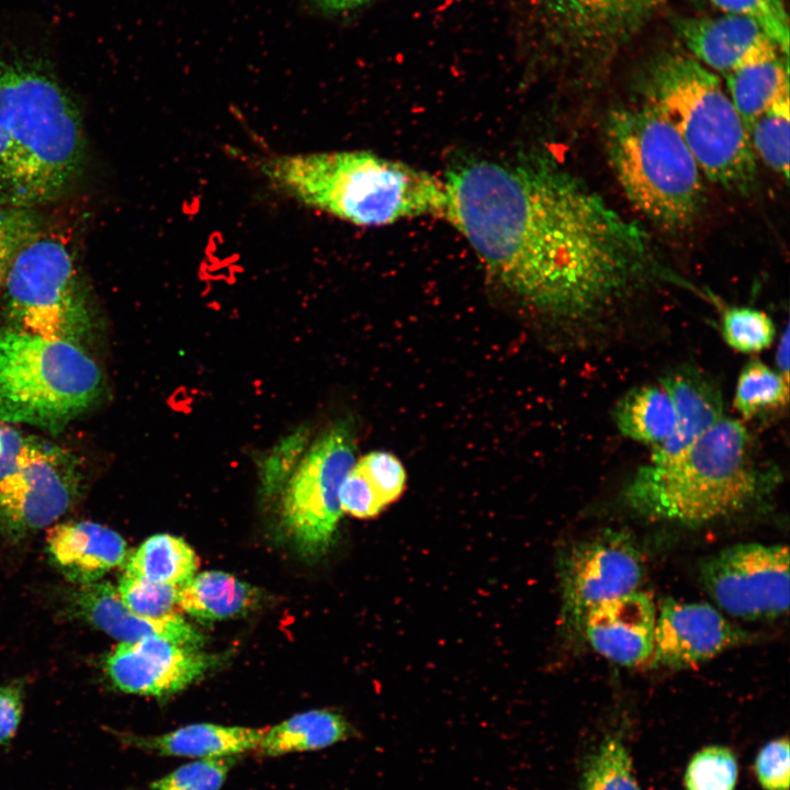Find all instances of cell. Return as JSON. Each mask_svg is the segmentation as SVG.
Segmentation results:
<instances>
[{
  "instance_id": "60d3db41",
  "label": "cell",
  "mask_w": 790,
  "mask_h": 790,
  "mask_svg": "<svg viewBox=\"0 0 790 790\" xmlns=\"http://www.w3.org/2000/svg\"><path fill=\"white\" fill-rule=\"evenodd\" d=\"M313 3L325 12L338 13L356 9L369 0H312Z\"/></svg>"
},
{
  "instance_id": "4dcf8cb0",
  "label": "cell",
  "mask_w": 790,
  "mask_h": 790,
  "mask_svg": "<svg viewBox=\"0 0 790 790\" xmlns=\"http://www.w3.org/2000/svg\"><path fill=\"white\" fill-rule=\"evenodd\" d=\"M738 777L735 753L725 746L701 748L689 760L684 777L686 790H734Z\"/></svg>"
},
{
  "instance_id": "8992f818",
  "label": "cell",
  "mask_w": 790,
  "mask_h": 790,
  "mask_svg": "<svg viewBox=\"0 0 790 790\" xmlns=\"http://www.w3.org/2000/svg\"><path fill=\"white\" fill-rule=\"evenodd\" d=\"M606 148L624 194L647 218L684 229L698 216L702 172L676 128L653 106L613 111Z\"/></svg>"
},
{
  "instance_id": "d6986e66",
  "label": "cell",
  "mask_w": 790,
  "mask_h": 790,
  "mask_svg": "<svg viewBox=\"0 0 790 790\" xmlns=\"http://www.w3.org/2000/svg\"><path fill=\"white\" fill-rule=\"evenodd\" d=\"M54 561L72 578L98 580L126 557L124 539L112 529L91 521H67L47 531Z\"/></svg>"
},
{
  "instance_id": "8d00e7d4",
  "label": "cell",
  "mask_w": 790,
  "mask_h": 790,
  "mask_svg": "<svg viewBox=\"0 0 790 790\" xmlns=\"http://www.w3.org/2000/svg\"><path fill=\"white\" fill-rule=\"evenodd\" d=\"M339 498L342 511L361 519L373 518L386 507L358 463L343 479Z\"/></svg>"
},
{
  "instance_id": "9a60e30c",
  "label": "cell",
  "mask_w": 790,
  "mask_h": 790,
  "mask_svg": "<svg viewBox=\"0 0 790 790\" xmlns=\"http://www.w3.org/2000/svg\"><path fill=\"white\" fill-rule=\"evenodd\" d=\"M656 614L653 598L635 590L592 608L584 620L582 635L603 657L635 667L652 656Z\"/></svg>"
},
{
  "instance_id": "cb8c5ba5",
  "label": "cell",
  "mask_w": 790,
  "mask_h": 790,
  "mask_svg": "<svg viewBox=\"0 0 790 790\" xmlns=\"http://www.w3.org/2000/svg\"><path fill=\"white\" fill-rule=\"evenodd\" d=\"M258 600L253 587L235 576L206 571L194 575L178 595V607L201 619L218 620L251 609Z\"/></svg>"
},
{
  "instance_id": "603a6c76",
  "label": "cell",
  "mask_w": 790,
  "mask_h": 790,
  "mask_svg": "<svg viewBox=\"0 0 790 790\" xmlns=\"http://www.w3.org/2000/svg\"><path fill=\"white\" fill-rule=\"evenodd\" d=\"M613 421L623 437L656 447L673 435L676 413L661 385L645 384L629 390L617 402Z\"/></svg>"
},
{
  "instance_id": "7c38bea8",
  "label": "cell",
  "mask_w": 790,
  "mask_h": 790,
  "mask_svg": "<svg viewBox=\"0 0 790 790\" xmlns=\"http://www.w3.org/2000/svg\"><path fill=\"white\" fill-rule=\"evenodd\" d=\"M562 621L582 635L583 623L596 606L637 590L644 561L633 538L605 530L573 544L560 561Z\"/></svg>"
},
{
  "instance_id": "1f68e13d",
  "label": "cell",
  "mask_w": 790,
  "mask_h": 790,
  "mask_svg": "<svg viewBox=\"0 0 790 790\" xmlns=\"http://www.w3.org/2000/svg\"><path fill=\"white\" fill-rule=\"evenodd\" d=\"M116 590L121 601L134 613L160 618L176 613L180 587L123 575Z\"/></svg>"
},
{
  "instance_id": "d4e9b609",
  "label": "cell",
  "mask_w": 790,
  "mask_h": 790,
  "mask_svg": "<svg viewBox=\"0 0 790 790\" xmlns=\"http://www.w3.org/2000/svg\"><path fill=\"white\" fill-rule=\"evenodd\" d=\"M196 569V555L183 539L155 534L127 558L124 575L181 588Z\"/></svg>"
},
{
  "instance_id": "4fadbf2b",
  "label": "cell",
  "mask_w": 790,
  "mask_h": 790,
  "mask_svg": "<svg viewBox=\"0 0 790 790\" xmlns=\"http://www.w3.org/2000/svg\"><path fill=\"white\" fill-rule=\"evenodd\" d=\"M747 640V633L706 602L665 599L657 611L653 667L684 669L707 662Z\"/></svg>"
},
{
  "instance_id": "74e56055",
  "label": "cell",
  "mask_w": 790,
  "mask_h": 790,
  "mask_svg": "<svg viewBox=\"0 0 790 790\" xmlns=\"http://www.w3.org/2000/svg\"><path fill=\"white\" fill-rule=\"evenodd\" d=\"M754 770L764 790H789L790 753L788 737L766 743L757 753Z\"/></svg>"
},
{
  "instance_id": "5bb4252c",
  "label": "cell",
  "mask_w": 790,
  "mask_h": 790,
  "mask_svg": "<svg viewBox=\"0 0 790 790\" xmlns=\"http://www.w3.org/2000/svg\"><path fill=\"white\" fill-rule=\"evenodd\" d=\"M211 666L198 647L151 637L121 642L110 653L105 670L123 692L167 697L200 678Z\"/></svg>"
},
{
  "instance_id": "e0dca14e",
  "label": "cell",
  "mask_w": 790,
  "mask_h": 790,
  "mask_svg": "<svg viewBox=\"0 0 790 790\" xmlns=\"http://www.w3.org/2000/svg\"><path fill=\"white\" fill-rule=\"evenodd\" d=\"M659 385L673 402L676 428L667 440L654 447L650 461L677 454L724 418L721 390L702 371L692 366L678 368L662 376Z\"/></svg>"
},
{
  "instance_id": "f35d334b",
  "label": "cell",
  "mask_w": 790,
  "mask_h": 790,
  "mask_svg": "<svg viewBox=\"0 0 790 790\" xmlns=\"http://www.w3.org/2000/svg\"><path fill=\"white\" fill-rule=\"evenodd\" d=\"M304 442V437L298 432L283 440L280 447L274 449L263 465L262 482L266 492H275L280 485L283 484L290 472L294 471L295 467H293V465L302 453Z\"/></svg>"
},
{
  "instance_id": "6da1fadb",
  "label": "cell",
  "mask_w": 790,
  "mask_h": 790,
  "mask_svg": "<svg viewBox=\"0 0 790 790\" xmlns=\"http://www.w3.org/2000/svg\"><path fill=\"white\" fill-rule=\"evenodd\" d=\"M442 181L443 217L540 312L582 318L659 272L645 230L545 156L467 159Z\"/></svg>"
},
{
  "instance_id": "ab89813d",
  "label": "cell",
  "mask_w": 790,
  "mask_h": 790,
  "mask_svg": "<svg viewBox=\"0 0 790 790\" xmlns=\"http://www.w3.org/2000/svg\"><path fill=\"white\" fill-rule=\"evenodd\" d=\"M23 711V691L19 685L0 687V746L14 737Z\"/></svg>"
},
{
  "instance_id": "ffe728a7",
  "label": "cell",
  "mask_w": 790,
  "mask_h": 790,
  "mask_svg": "<svg viewBox=\"0 0 790 790\" xmlns=\"http://www.w3.org/2000/svg\"><path fill=\"white\" fill-rule=\"evenodd\" d=\"M264 732L266 729L196 723L160 735L113 734L122 744L140 751L161 756L206 759L256 751Z\"/></svg>"
},
{
  "instance_id": "3957f363",
  "label": "cell",
  "mask_w": 790,
  "mask_h": 790,
  "mask_svg": "<svg viewBox=\"0 0 790 790\" xmlns=\"http://www.w3.org/2000/svg\"><path fill=\"white\" fill-rule=\"evenodd\" d=\"M261 170L274 188L300 203L358 226L443 217L445 212L442 180L370 151L278 156Z\"/></svg>"
},
{
  "instance_id": "52a82bcc",
  "label": "cell",
  "mask_w": 790,
  "mask_h": 790,
  "mask_svg": "<svg viewBox=\"0 0 790 790\" xmlns=\"http://www.w3.org/2000/svg\"><path fill=\"white\" fill-rule=\"evenodd\" d=\"M103 390V374L82 346L0 327V422L59 432Z\"/></svg>"
},
{
  "instance_id": "4316f807",
  "label": "cell",
  "mask_w": 790,
  "mask_h": 790,
  "mask_svg": "<svg viewBox=\"0 0 790 790\" xmlns=\"http://www.w3.org/2000/svg\"><path fill=\"white\" fill-rule=\"evenodd\" d=\"M789 402V380L759 359L749 360L741 370L734 407L744 419L782 408Z\"/></svg>"
},
{
  "instance_id": "ba28073f",
  "label": "cell",
  "mask_w": 790,
  "mask_h": 790,
  "mask_svg": "<svg viewBox=\"0 0 790 790\" xmlns=\"http://www.w3.org/2000/svg\"><path fill=\"white\" fill-rule=\"evenodd\" d=\"M0 302L7 326L80 346L93 332L88 291L74 255L59 237L44 232L14 257Z\"/></svg>"
},
{
  "instance_id": "9c48e42d",
  "label": "cell",
  "mask_w": 790,
  "mask_h": 790,
  "mask_svg": "<svg viewBox=\"0 0 790 790\" xmlns=\"http://www.w3.org/2000/svg\"><path fill=\"white\" fill-rule=\"evenodd\" d=\"M79 458L43 437L0 422V528L21 535L49 526L77 499Z\"/></svg>"
},
{
  "instance_id": "7a4b0ae2",
  "label": "cell",
  "mask_w": 790,
  "mask_h": 790,
  "mask_svg": "<svg viewBox=\"0 0 790 790\" xmlns=\"http://www.w3.org/2000/svg\"><path fill=\"white\" fill-rule=\"evenodd\" d=\"M84 159L83 122L68 92L34 65L0 60V206L53 201Z\"/></svg>"
},
{
  "instance_id": "7402d4cb",
  "label": "cell",
  "mask_w": 790,
  "mask_h": 790,
  "mask_svg": "<svg viewBox=\"0 0 790 790\" xmlns=\"http://www.w3.org/2000/svg\"><path fill=\"white\" fill-rule=\"evenodd\" d=\"M359 736V731L342 713L328 709L311 710L266 729L256 752L264 757H275L319 751Z\"/></svg>"
},
{
  "instance_id": "44dd1931",
  "label": "cell",
  "mask_w": 790,
  "mask_h": 790,
  "mask_svg": "<svg viewBox=\"0 0 790 790\" xmlns=\"http://www.w3.org/2000/svg\"><path fill=\"white\" fill-rule=\"evenodd\" d=\"M788 55L772 41L727 72V94L746 127L770 105L789 97Z\"/></svg>"
},
{
  "instance_id": "277c9868",
  "label": "cell",
  "mask_w": 790,
  "mask_h": 790,
  "mask_svg": "<svg viewBox=\"0 0 790 790\" xmlns=\"http://www.w3.org/2000/svg\"><path fill=\"white\" fill-rule=\"evenodd\" d=\"M763 483L746 427L724 417L677 454L641 465L623 497L647 519L700 526L746 509Z\"/></svg>"
},
{
  "instance_id": "2e32d148",
  "label": "cell",
  "mask_w": 790,
  "mask_h": 790,
  "mask_svg": "<svg viewBox=\"0 0 790 790\" xmlns=\"http://www.w3.org/2000/svg\"><path fill=\"white\" fill-rule=\"evenodd\" d=\"M79 613L97 628L121 642L144 639H165L199 647L202 634L180 614L146 618L131 611L120 599L117 590L106 582L82 584L76 596Z\"/></svg>"
},
{
  "instance_id": "f546056e",
  "label": "cell",
  "mask_w": 790,
  "mask_h": 790,
  "mask_svg": "<svg viewBox=\"0 0 790 790\" xmlns=\"http://www.w3.org/2000/svg\"><path fill=\"white\" fill-rule=\"evenodd\" d=\"M661 0H563L571 15L591 29L612 31L632 26Z\"/></svg>"
},
{
  "instance_id": "30bf717a",
  "label": "cell",
  "mask_w": 790,
  "mask_h": 790,
  "mask_svg": "<svg viewBox=\"0 0 790 790\" xmlns=\"http://www.w3.org/2000/svg\"><path fill=\"white\" fill-rule=\"evenodd\" d=\"M356 464V441L348 422L324 432L293 471L284 490L282 516L298 549L316 556L332 542L342 509L339 493Z\"/></svg>"
},
{
  "instance_id": "83f0119b",
  "label": "cell",
  "mask_w": 790,
  "mask_h": 790,
  "mask_svg": "<svg viewBox=\"0 0 790 790\" xmlns=\"http://www.w3.org/2000/svg\"><path fill=\"white\" fill-rule=\"evenodd\" d=\"M789 97L758 115L747 127L754 153L786 180L789 178Z\"/></svg>"
},
{
  "instance_id": "484cf974",
  "label": "cell",
  "mask_w": 790,
  "mask_h": 790,
  "mask_svg": "<svg viewBox=\"0 0 790 790\" xmlns=\"http://www.w3.org/2000/svg\"><path fill=\"white\" fill-rule=\"evenodd\" d=\"M578 790H641L631 755L620 734H607L586 756Z\"/></svg>"
},
{
  "instance_id": "b9f144b4",
  "label": "cell",
  "mask_w": 790,
  "mask_h": 790,
  "mask_svg": "<svg viewBox=\"0 0 790 790\" xmlns=\"http://www.w3.org/2000/svg\"><path fill=\"white\" fill-rule=\"evenodd\" d=\"M789 327L787 326L776 352L778 372L789 380Z\"/></svg>"
},
{
  "instance_id": "5b68a950",
  "label": "cell",
  "mask_w": 790,
  "mask_h": 790,
  "mask_svg": "<svg viewBox=\"0 0 790 790\" xmlns=\"http://www.w3.org/2000/svg\"><path fill=\"white\" fill-rule=\"evenodd\" d=\"M648 90L650 105L676 128L706 178L738 193L753 188L756 155L747 127L713 71L672 55L653 69Z\"/></svg>"
},
{
  "instance_id": "d6a6232c",
  "label": "cell",
  "mask_w": 790,
  "mask_h": 790,
  "mask_svg": "<svg viewBox=\"0 0 790 790\" xmlns=\"http://www.w3.org/2000/svg\"><path fill=\"white\" fill-rule=\"evenodd\" d=\"M236 756L196 759L150 783V790H219Z\"/></svg>"
},
{
  "instance_id": "d590c367",
  "label": "cell",
  "mask_w": 790,
  "mask_h": 790,
  "mask_svg": "<svg viewBox=\"0 0 790 790\" xmlns=\"http://www.w3.org/2000/svg\"><path fill=\"white\" fill-rule=\"evenodd\" d=\"M358 464L387 506L403 494L406 472L402 462L386 451H372L362 456Z\"/></svg>"
},
{
  "instance_id": "ac0fdd59",
  "label": "cell",
  "mask_w": 790,
  "mask_h": 790,
  "mask_svg": "<svg viewBox=\"0 0 790 790\" xmlns=\"http://www.w3.org/2000/svg\"><path fill=\"white\" fill-rule=\"evenodd\" d=\"M676 26L695 59L724 76L758 47L772 41L754 20L731 13L682 19Z\"/></svg>"
},
{
  "instance_id": "836d02e7",
  "label": "cell",
  "mask_w": 790,
  "mask_h": 790,
  "mask_svg": "<svg viewBox=\"0 0 790 790\" xmlns=\"http://www.w3.org/2000/svg\"><path fill=\"white\" fill-rule=\"evenodd\" d=\"M724 13L754 20L772 42L788 55L789 19L785 0H710Z\"/></svg>"
},
{
  "instance_id": "f1b7e54d",
  "label": "cell",
  "mask_w": 790,
  "mask_h": 790,
  "mask_svg": "<svg viewBox=\"0 0 790 790\" xmlns=\"http://www.w3.org/2000/svg\"><path fill=\"white\" fill-rule=\"evenodd\" d=\"M723 340L733 350L754 353L771 346L776 336V326L765 312L747 307H727L721 318Z\"/></svg>"
},
{
  "instance_id": "e575fe53",
  "label": "cell",
  "mask_w": 790,
  "mask_h": 790,
  "mask_svg": "<svg viewBox=\"0 0 790 790\" xmlns=\"http://www.w3.org/2000/svg\"><path fill=\"white\" fill-rule=\"evenodd\" d=\"M41 232V219L31 208L0 206V293L14 257Z\"/></svg>"
},
{
  "instance_id": "8fae6325",
  "label": "cell",
  "mask_w": 790,
  "mask_h": 790,
  "mask_svg": "<svg viewBox=\"0 0 790 790\" xmlns=\"http://www.w3.org/2000/svg\"><path fill=\"white\" fill-rule=\"evenodd\" d=\"M700 580L726 613L774 620L789 609V549L755 542L729 546L701 564Z\"/></svg>"
}]
</instances>
